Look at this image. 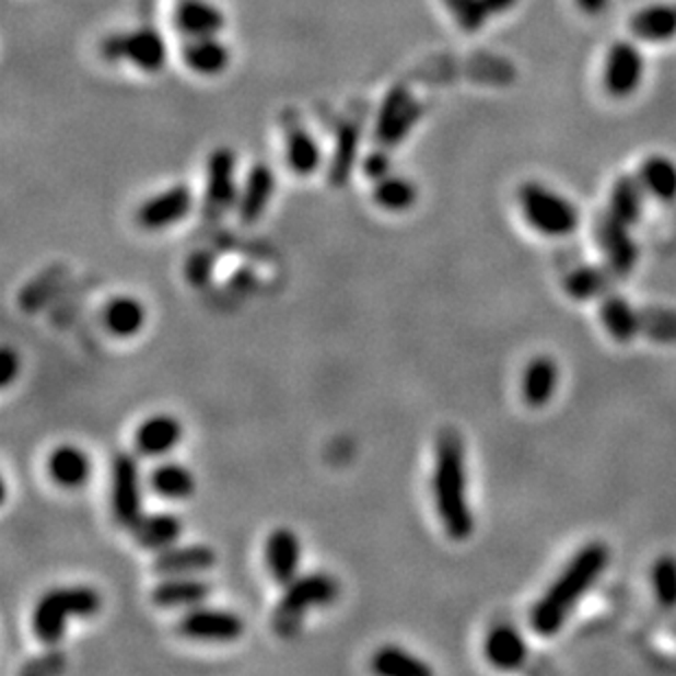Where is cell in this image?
<instances>
[{"label": "cell", "instance_id": "cell-21", "mask_svg": "<svg viewBox=\"0 0 676 676\" xmlns=\"http://www.w3.org/2000/svg\"><path fill=\"white\" fill-rule=\"evenodd\" d=\"M483 656L497 669H518L527 661V643L514 626L499 623L483 637Z\"/></svg>", "mask_w": 676, "mask_h": 676}, {"label": "cell", "instance_id": "cell-34", "mask_svg": "<svg viewBox=\"0 0 676 676\" xmlns=\"http://www.w3.org/2000/svg\"><path fill=\"white\" fill-rule=\"evenodd\" d=\"M372 197H374V203L387 212H405L413 208L418 199V188L409 177L389 173L374 182Z\"/></svg>", "mask_w": 676, "mask_h": 676}, {"label": "cell", "instance_id": "cell-29", "mask_svg": "<svg viewBox=\"0 0 676 676\" xmlns=\"http://www.w3.org/2000/svg\"><path fill=\"white\" fill-rule=\"evenodd\" d=\"M617 280V273L604 263V265H584L573 269L564 278V291L569 298L578 302H586L593 298H604L613 291Z\"/></svg>", "mask_w": 676, "mask_h": 676}, {"label": "cell", "instance_id": "cell-9", "mask_svg": "<svg viewBox=\"0 0 676 676\" xmlns=\"http://www.w3.org/2000/svg\"><path fill=\"white\" fill-rule=\"evenodd\" d=\"M241 186L236 182V153L230 147H217L206 158L203 212L219 217L236 208Z\"/></svg>", "mask_w": 676, "mask_h": 676}, {"label": "cell", "instance_id": "cell-42", "mask_svg": "<svg viewBox=\"0 0 676 676\" xmlns=\"http://www.w3.org/2000/svg\"><path fill=\"white\" fill-rule=\"evenodd\" d=\"M18 370H20V359H18V354L7 346V348H2V363H0V378H2V385L7 387L13 378H15V374H18Z\"/></svg>", "mask_w": 676, "mask_h": 676}, {"label": "cell", "instance_id": "cell-32", "mask_svg": "<svg viewBox=\"0 0 676 676\" xmlns=\"http://www.w3.org/2000/svg\"><path fill=\"white\" fill-rule=\"evenodd\" d=\"M643 190L658 201L676 199V162L665 155H648L637 173Z\"/></svg>", "mask_w": 676, "mask_h": 676}, {"label": "cell", "instance_id": "cell-2", "mask_svg": "<svg viewBox=\"0 0 676 676\" xmlns=\"http://www.w3.org/2000/svg\"><path fill=\"white\" fill-rule=\"evenodd\" d=\"M608 558L610 551L599 540L586 543L573 553L529 613V623L536 634L551 637L564 626L571 610L604 573Z\"/></svg>", "mask_w": 676, "mask_h": 676}, {"label": "cell", "instance_id": "cell-10", "mask_svg": "<svg viewBox=\"0 0 676 676\" xmlns=\"http://www.w3.org/2000/svg\"><path fill=\"white\" fill-rule=\"evenodd\" d=\"M245 630L241 615L228 608H210V606H193L182 613L177 619V632L193 641H210V643H230L238 639Z\"/></svg>", "mask_w": 676, "mask_h": 676}, {"label": "cell", "instance_id": "cell-27", "mask_svg": "<svg viewBox=\"0 0 676 676\" xmlns=\"http://www.w3.org/2000/svg\"><path fill=\"white\" fill-rule=\"evenodd\" d=\"M359 142H361V129L354 120H348L339 127L337 138H335V147H333V155L328 162V182L335 188H341L350 175L352 168L359 160Z\"/></svg>", "mask_w": 676, "mask_h": 676}, {"label": "cell", "instance_id": "cell-38", "mask_svg": "<svg viewBox=\"0 0 676 676\" xmlns=\"http://www.w3.org/2000/svg\"><path fill=\"white\" fill-rule=\"evenodd\" d=\"M444 4L459 28L466 33H477L490 15L483 0H444Z\"/></svg>", "mask_w": 676, "mask_h": 676}, {"label": "cell", "instance_id": "cell-22", "mask_svg": "<svg viewBox=\"0 0 676 676\" xmlns=\"http://www.w3.org/2000/svg\"><path fill=\"white\" fill-rule=\"evenodd\" d=\"M173 22L184 37H206L221 33L225 15L210 0H179L173 11Z\"/></svg>", "mask_w": 676, "mask_h": 676}, {"label": "cell", "instance_id": "cell-4", "mask_svg": "<svg viewBox=\"0 0 676 676\" xmlns=\"http://www.w3.org/2000/svg\"><path fill=\"white\" fill-rule=\"evenodd\" d=\"M339 597V582L324 571L300 573L289 584L271 613V628L282 639H291L300 632L304 617L313 608H324Z\"/></svg>", "mask_w": 676, "mask_h": 676}, {"label": "cell", "instance_id": "cell-14", "mask_svg": "<svg viewBox=\"0 0 676 676\" xmlns=\"http://www.w3.org/2000/svg\"><path fill=\"white\" fill-rule=\"evenodd\" d=\"M263 558L271 580L280 586L289 584L293 578L300 575V562H302L300 536L284 525L271 529L265 538Z\"/></svg>", "mask_w": 676, "mask_h": 676}, {"label": "cell", "instance_id": "cell-12", "mask_svg": "<svg viewBox=\"0 0 676 676\" xmlns=\"http://www.w3.org/2000/svg\"><path fill=\"white\" fill-rule=\"evenodd\" d=\"M193 190L186 184L168 186L151 197H147L136 208V223L147 232L166 230L177 225L193 210Z\"/></svg>", "mask_w": 676, "mask_h": 676}, {"label": "cell", "instance_id": "cell-15", "mask_svg": "<svg viewBox=\"0 0 676 676\" xmlns=\"http://www.w3.org/2000/svg\"><path fill=\"white\" fill-rule=\"evenodd\" d=\"M273 193H276L273 168L267 162L252 164V168L245 175V182L241 186L238 201H236V208H234L236 214H238V221L243 225L256 223L265 214Z\"/></svg>", "mask_w": 676, "mask_h": 676}, {"label": "cell", "instance_id": "cell-23", "mask_svg": "<svg viewBox=\"0 0 676 676\" xmlns=\"http://www.w3.org/2000/svg\"><path fill=\"white\" fill-rule=\"evenodd\" d=\"M230 48L219 39V35L186 37L182 46V59L188 70L199 77H217L230 66Z\"/></svg>", "mask_w": 676, "mask_h": 676}, {"label": "cell", "instance_id": "cell-24", "mask_svg": "<svg viewBox=\"0 0 676 676\" xmlns=\"http://www.w3.org/2000/svg\"><path fill=\"white\" fill-rule=\"evenodd\" d=\"M558 363L547 357V354H538L534 357L521 374V398L527 407L532 409H540L545 407L551 398L553 392L558 387Z\"/></svg>", "mask_w": 676, "mask_h": 676}, {"label": "cell", "instance_id": "cell-6", "mask_svg": "<svg viewBox=\"0 0 676 676\" xmlns=\"http://www.w3.org/2000/svg\"><path fill=\"white\" fill-rule=\"evenodd\" d=\"M101 53L109 61H129L136 70L147 74L160 72L168 61V46L164 37L151 26H140L105 37Z\"/></svg>", "mask_w": 676, "mask_h": 676}, {"label": "cell", "instance_id": "cell-36", "mask_svg": "<svg viewBox=\"0 0 676 676\" xmlns=\"http://www.w3.org/2000/svg\"><path fill=\"white\" fill-rule=\"evenodd\" d=\"M641 335L656 343H676V308L669 306H641L639 308Z\"/></svg>", "mask_w": 676, "mask_h": 676}, {"label": "cell", "instance_id": "cell-43", "mask_svg": "<svg viewBox=\"0 0 676 676\" xmlns=\"http://www.w3.org/2000/svg\"><path fill=\"white\" fill-rule=\"evenodd\" d=\"M575 4L586 15H602L608 7V0H575Z\"/></svg>", "mask_w": 676, "mask_h": 676}, {"label": "cell", "instance_id": "cell-39", "mask_svg": "<svg viewBox=\"0 0 676 676\" xmlns=\"http://www.w3.org/2000/svg\"><path fill=\"white\" fill-rule=\"evenodd\" d=\"M214 258L210 252H193L184 263V276L190 284L203 287L212 278Z\"/></svg>", "mask_w": 676, "mask_h": 676}, {"label": "cell", "instance_id": "cell-18", "mask_svg": "<svg viewBox=\"0 0 676 676\" xmlns=\"http://www.w3.org/2000/svg\"><path fill=\"white\" fill-rule=\"evenodd\" d=\"M212 586L199 575H164L151 591V602L164 610H188L208 599Z\"/></svg>", "mask_w": 676, "mask_h": 676}, {"label": "cell", "instance_id": "cell-25", "mask_svg": "<svg viewBox=\"0 0 676 676\" xmlns=\"http://www.w3.org/2000/svg\"><path fill=\"white\" fill-rule=\"evenodd\" d=\"M284 160L289 171L298 177H308L322 166V147L313 138V133L300 123L287 127Z\"/></svg>", "mask_w": 676, "mask_h": 676}, {"label": "cell", "instance_id": "cell-5", "mask_svg": "<svg viewBox=\"0 0 676 676\" xmlns=\"http://www.w3.org/2000/svg\"><path fill=\"white\" fill-rule=\"evenodd\" d=\"M516 201L525 223L545 236H567L580 225L578 208L540 182H523Z\"/></svg>", "mask_w": 676, "mask_h": 676}, {"label": "cell", "instance_id": "cell-44", "mask_svg": "<svg viewBox=\"0 0 676 676\" xmlns=\"http://www.w3.org/2000/svg\"><path fill=\"white\" fill-rule=\"evenodd\" d=\"M483 2L490 15H501V13H508L512 7H516L518 0H483Z\"/></svg>", "mask_w": 676, "mask_h": 676}, {"label": "cell", "instance_id": "cell-26", "mask_svg": "<svg viewBox=\"0 0 676 676\" xmlns=\"http://www.w3.org/2000/svg\"><path fill=\"white\" fill-rule=\"evenodd\" d=\"M599 319L604 324V330L619 343H628L637 335H641L639 308H634L626 298L617 293H608L602 298Z\"/></svg>", "mask_w": 676, "mask_h": 676}, {"label": "cell", "instance_id": "cell-17", "mask_svg": "<svg viewBox=\"0 0 676 676\" xmlns=\"http://www.w3.org/2000/svg\"><path fill=\"white\" fill-rule=\"evenodd\" d=\"M184 438V427L175 416L155 413L144 418L133 433V448L144 457L168 455Z\"/></svg>", "mask_w": 676, "mask_h": 676}, {"label": "cell", "instance_id": "cell-35", "mask_svg": "<svg viewBox=\"0 0 676 676\" xmlns=\"http://www.w3.org/2000/svg\"><path fill=\"white\" fill-rule=\"evenodd\" d=\"M372 672L381 676H418L431 674V667L400 645H383L372 654Z\"/></svg>", "mask_w": 676, "mask_h": 676}, {"label": "cell", "instance_id": "cell-1", "mask_svg": "<svg viewBox=\"0 0 676 676\" xmlns=\"http://www.w3.org/2000/svg\"><path fill=\"white\" fill-rule=\"evenodd\" d=\"M431 492L446 536L466 540L475 532V514L466 490V446L457 429L446 427L435 438Z\"/></svg>", "mask_w": 676, "mask_h": 676}, {"label": "cell", "instance_id": "cell-28", "mask_svg": "<svg viewBox=\"0 0 676 676\" xmlns=\"http://www.w3.org/2000/svg\"><path fill=\"white\" fill-rule=\"evenodd\" d=\"M103 326L114 337H133L142 330L147 311L133 295H116L103 306Z\"/></svg>", "mask_w": 676, "mask_h": 676}, {"label": "cell", "instance_id": "cell-11", "mask_svg": "<svg viewBox=\"0 0 676 676\" xmlns=\"http://www.w3.org/2000/svg\"><path fill=\"white\" fill-rule=\"evenodd\" d=\"M593 236L604 254V263L617 273V278L630 276L639 260V245L630 234V225L606 210L597 214L593 223Z\"/></svg>", "mask_w": 676, "mask_h": 676}, {"label": "cell", "instance_id": "cell-40", "mask_svg": "<svg viewBox=\"0 0 676 676\" xmlns=\"http://www.w3.org/2000/svg\"><path fill=\"white\" fill-rule=\"evenodd\" d=\"M66 667V658L59 650H48L35 658H31L26 665H22V674H33V676H44V674H57Z\"/></svg>", "mask_w": 676, "mask_h": 676}, {"label": "cell", "instance_id": "cell-30", "mask_svg": "<svg viewBox=\"0 0 676 676\" xmlns=\"http://www.w3.org/2000/svg\"><path fill=\"white\" fill-rule=\"evenodd\" d=\"M147 483L166 501H184L195 492V475L179 462H160L151 468Z\"/></svg>", "mask_w": 676, "mask_h": 676}, {"label": "cell", "instance_id": "cell-3", "mask_svg": "<svg viewBox=\"0 0 676 676\" xmlns=\"http://www.w3.org/2000/svg\"><path fill=\"white\" fill-rule=\"evenodd\" d=\"M101 610V595L92 586H55L39 595L31 613L33 634L46 643L57 645L68 630L70 619L94 617Z\"/></svg>", "mask_w": 676, "mask_h": 676}, {"label": "cell", "instance_id": "cell-16", "mask_svg": "<svg viewBox=\"0 0 676 676\" xmlns=\"http://www.w3.org/2000/svg\"><path fill=\"white\" fill-rule=\"evenodd\" d=\"M217 564V551L203 543L171 545L153 556V571L158 575H199Z\"/></svg>", "mask_w": 676, "mask_h": 676}, {"label": "cell", "instance_id": "cell-37", "mask_svg": "<svg viewBox=\"0 0 676 676\" xmlns=\"http://www.w3.org/2000/svg\"><path fill=\"white\" fill-rule=\"evenodd\" d=\"M650 582L658 606L676 608V556L663 553L652 562Z\"/></svg>", "mask_w": 676, "mask_h": 676}, {"label": "cell", "instance_id": "cell-13", "mask_svg": "<svg viewBox=\"0 0 676 676\" xmlns=\"http://www.w3.org/2000/svg\"><path fill=\"white\" fill-rule=\"evenodd\" d=\"M643 70L645 66L641 50L632 42L619 39L608 48L604 59V90L615 98L630 96L641 85Z\"/></svg>", "mask_w": 676, "mask_h": 676}, {"label": "cell", "instance_id": "cell-20", "mask_svg": "<svg viewBox=\"0 0 676 676\" xmlns=\"http://www.w3.org/2000/svg\"><path fill=\"white\" fill-rule=\"evenodd\" d=\"M129 529L138 547L162 551L179 540L184 523L173 512H142V516Z\"/></svg>", "mask_w": 676, "mask_h": 676}, {"label": "cell", "instance_id": "cell-41", "mask_svg": "<svg viewBox=\"0 0 676 676\" xmlns=\"http://www.w3.org/2000/svg\"><path fill=\"white\" fill-rule=\"evenodd\" d=\"M361 166H363V175L370 177L372 182H376V179L389 175V173H392V155H389L387 147H381V149L370 151V153L363 158Z\"/></svg>", "mask_w": 676, "mask_h": 676}, {"label": "cell", "instance_id": "cell-19", "mask_svg": "<svg viewBox=\"0 0 676 676\" xmlns=\"http://www.w3.org/2000/svg\"><path fill=\"white\" fill-rule=\"evenodd\" d=\"M50 481L63 490L83 488L92 475V462L85 451L74 444H59L46 457Z\"/></svg>", "mask_w": 676, "mask_h": 676}, {"label": "cell", "instance_id": "cell-8", "mask_svg": "<svg viewBox=\"0 0 676 676\" xmlns=\"http://www.w3.org/2000/svg\"><path fill=\"white\" fill-rule=\"evenodd\" d=\"M424 107L418 98H413L411 90L403 83L394 85L376 114V125H374V138L381 147H396L398 142H403L409 131L416 127V123L420 120Z\"/></svg>", "mask_w": 676, "mask_h": 676}, {"label": "cell", "instance_id": "cell-33", "mask_svg": "<svg viewBox=\"0 0 676 676\" xmlns=\"http://www.w3.org/2000/svg\"><path fill=\"white\" fill-rule=\"evenodd\" d=\"M643 186L639 177L632 175H619L610 186L608 197V210L623 221L626 225H637L643 212Z\"/></svg>", "mask_w": 676, "mask_h": 676}, {"label": "cell", "instance_id": "cell-7", "mask_svg": "<svg viewBox=\"0 0 676 676\" xmlns=\"http://www.w3.org/2000/svg\"><path fill=\"white\" fill-rule=\"evenodd\" d=\"M109 508L118 525L131 527L142 516L140 466L131 453H116L109 466Z\"/></svg>", "mask_w": 676, "mask_h": 676}, {"label": "cell", "instance_id": "cell-31", "mask_svg": "<svg viewBox=\"0 0 676 676\" xmlns=\"http://www.w3.org/2000/svg\"><path fill=\"white\" fill-rule=\"evenodd\" d=\"M634 37L645 42H667L676 37V4H650L630 20Z\"/></svg>", "mask_w": 676, "mask_h": 676}]
</instances>
